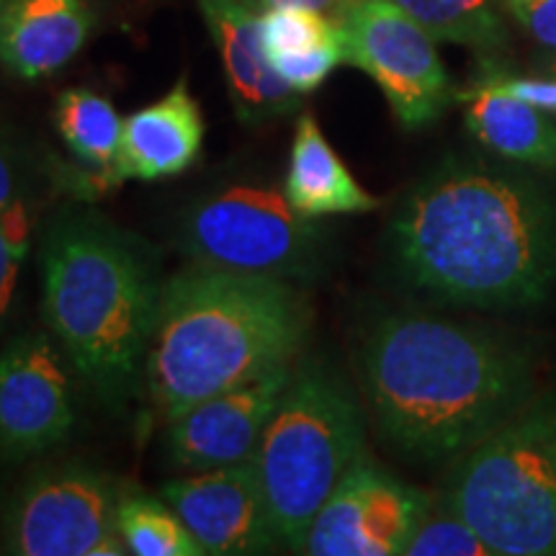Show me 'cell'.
Returning a JSON list of instances; mask_svg holds the SVG:
<instances>
[{
	"instance_id": "ffe728a7",
	"label": "cell",
	"mask_w": 556,
	"mask_h": 556,
	"mask_svg": "<svg viewBox=\"0 0 556 556\" xmlns=\"http://www.w3.org/2000/svg\"><path fill=\"white\" fill-rule=\"evenodd\" d=\"M270 65L296 93L317 90L345 62L338 18L309 9H266L261 16Z\"/></svg>"
},
{
	"instance_id": "9c48e42d",
	"label": "cell",
	"mask_w": 556,
	"mask_h": 556,
	"mask_svg": "<svg viewBox=\"0 0 556 556\" xmlns=\"http://www.w3.org/2000/svg\"><path fill=\"white\" fill-rule=\"evenodd\" d=\"M336 18L345 62L377 83L400 127H428L456 99L435 39L392 0H345Z\"/></svg>"
},
{
	"instance_id": "ac0fdd59",
	"label": "cell",
	"mask_w": 556,
	"mask_h": 556,
	"mask_svg": "<svg viewBox=\"0 0 556 556\" xmlns=\"http://www.w3.org/2000/svg\"><path fill=\"white\" fill-rule=\"evenodd\" d=\"M283 191L289 204L312 222L336 214H366L379 206L377 197L361 189L307 111L296 119Z\"/></svg>"
},
{
	"instance_id": "ba28073f",
	"label": "cell",
	"mask_w": 556,
	"mask_h": 556,
	"mask_svg": "<svg viewBox=\"0 0 556 556\" xmlns=\"http://www.w3.org/2000/svg\"><path fill=\"white\" fill-rule=\"evenodd\" d=\"M119 492L83 462L39 464L0 505V554L122 556Z\"/></svg>"
},
{
	"instance_id": "e0dca14e",
	"label": "cell",
	"mask_w": 556,
	"mask_h": 556,
	"mask_svg": "<svg viewBox=\"0 0 556 556\" xmlns=\"http://www.w3.org/2000/svg\"><path fill=\"white\" fill-rule=\"evenodd\" d=\"M456 99L469 135L510 163L556 173V122L544 109L507 93L482 73Z\"/></svg>"
},
{
	"instance_id": "8992f818",
	"label": "cell",
	"mask_w": 556,
	"mask_h": 556,
	"mask_svg": "<svg viewBox=\"0 0 556 556\" xmlns=\"http://www.w3.org/2000/svg\"><path fill=\"white\" fill-rule=\"evenodd\" d=\"M451 464L441 500L492 554H556V394L533 397Z\"/></svg>"
},
{
	"instance_id": "9a60e30c",
	"label": "cell",
	"mask_w": 556,
	"mask_h": 556,
	"mask_svg": "<svg viewBox=\"0 0 556 556\" xmlns=\"http://www.w3.org/2000/svg\"><path fill=\"white\" fill-rule=\"evenodd\" d=\"M88 0H0V67L34 83L65 70L93 34Z\"/></svg>"
},
{
	"instance_id": "5bb4252c",
	"label": "cell",
	"mask_w": 556,
	"mask_h": 556,
	"mask_svg": "<svg viewBox=\"0 0 556 556\" xmlns=\"http://www.w3.org/2000/svg\"><path fill=\"white\" fill-rule=\"evenodd\" d=\"M199 9L225 65L229 99L240 122H276L302 106V93L270 65L253 5L245 0H199Z\"/></svg>"
},
{
	"instance_id": "d6986e66",
	"label": "cell",
	"mask_w": 556,
	"mask_h": 556,
	"mask_svg": "<svg viewBox=\"0 0 556 556\" xmlns=\"http://www.w3.org/2000/svg\"><path fill=\"white\" fill-rule=\"evenodd\" d=\"M54 127L65 142L70 155L80 165L70 189L75 197L99 193L119 186L116 178V155L122 144L124 119L106 96L90 88H67L54 103Z\"/></svg>"
},
{
	"instance_id": "52a82bcc",
	"label": "cell",
	"mask_w": 556,
	"mask_h": 556,
	"mask_svg": "<svg viewBox=\"0 0 556 556\" xmlns=\"http://www.w3.org/2000/svg\"><path fill=\"white\" fill-rule=\"evenodd\" d=\"M176 242L191 263L276 281H315L325 268L323 229L261 178L222 180L199 193L180 214Z\"/></svg>"
},
{
	"instance_id": "4316f807",
	"label": "cell",
	"mask_w": 556,
	"mask_h": 556,
	"mask_svg": "<svg viewBox=\"0 0 556 556\" xmlns=\"http://www.w3.org/2000/svg\"><path fill=\"white\" fill-rule=\"evenodd\" d=\"M250 5H261V9H309V11H338L343 9L345 0H245Z\"/></svg>"
},
{
	"instance_id": "4fadbf2b",
	"label": "cell",
	"mask_w": 556,
	"mask_h": 556,
	"mask_svg": "<svg viewBox=\"0 0 556 556\" xmlns=\"http://www.w3.org/2000/svg\"><path fill=\"white\" fill-rule=\"evenodd\" d=\"M160 497L178 513L204 554L255 556L281 546L253 458L170 479Z\"/></svg>"
},
{
	"instance_id": "3957f363",
	"label": "cell",
	"mask_w": 556,
	"mask_h": 556,
	"mask_svg": "<svg viewBox=\"0 0 556 556\" xmlns=\"http://www.w3.org/2000/svg\"><path fill=\"white\" fill-rule=\"evenodd\" d=\"M41 317L75 371L119 407L144 381L165 281L148 242L88 206H62L39 232Z\"/></svg>"
},
{
	"instance_id": "7c38bea8",
	"label": "cell",
	"mask_w": 556,
	"mask_h": 556,
	"mask_svg": "<svg viewBox=\"0 0 556 556\" xmlns=\"http://www.w3.org/2000/svg\"><path fill=\"white\" fill-rule=\"evenodd\" d=\"M294 364L278 366L266 377L173 415L165 428V456L170 467L191 475L250 462L287 392Z\"/></svg>"
},
{
	"instance_id": "484cf974",
	"label": "cell",
	"mask_w": 556,
	"mask_h": 556,
	"mask_svg": "<svg viewBox=\"0 0 556 556\" xmlns=\"http://www.w3.org/2000/svg\"><path fill=\"white\" fill-rule=\"evenodd\" d=\"M539 45L556 50V0H500Z\"/></svg>"
},
{
	"instance_id": "277c9868",
	"label": "cell",
	"mask_w": 556,
	"mask_h": 556,
	"mask_svg": "<svg viewBox=\"0 0 556 556\" xmlns=\"http://www.w3.org/2000/svg\"><path fill=\"white\" fill-rule=\"evenodd\" d=\"M312 309L296 283L191 263L165 281L144 387L170 420L302 356Z\"/></svg>"
},
{
	"instance_id": "2e32d148",
	"label": "cell",
	"mask_w": 556,
	"mask_h": 556,
	"mask_svg": "<svg viewBox=\"0 0 556 556\" xmlns=\"http://www.w3.org/2000/svg\"><path fill=\"white\" fill-rule=\"evenodd\" d=\"M204 150V116L189 80L180 78L163 99L124 119L116 178L168 180L186 173Z\"/></svg>"
},
{
	"instance_id": "30bf717a",
	"label": "cell",
	"mask_w": 556,
	"mask_h": 556,
	"mask_svg": "<svg viewBox=\"0 0 556 556\" xmlns=\"http://www.w3.org/2000/svg\"><path fill=\"white\" fill-rule=\"evenodd\" d=\"M70 358L50 332H21L0 351V458L29 462L75 428Z\"/></svg>"
},
{
	"instance_id": "cb8c5ba5",
	"label": "cell",
	"mask_w": 556,
	"mask_h": 556,
	"mask_svg": "<svg viewBox=\"0 0 556 556\" xmlns=\"http://www.w3.org/2000/svg\"><path fill=\"white\" fill-rule=\"evenodd\" d=\"M405 556H495L479 539V533L441 497L430 500L413 533H409Z\"/></svg>"
},
{
	"instance_id": "7a4b0ae2",
	"label": "cell",
	"mask_w": 556,
	"mask_h": 556,
	"mask_svg": "<svg viewBox=\"0 0 556 556\" xmlns=\"http://www.w3.org/2000/svg\"><path fill=\"white\" fill-rule=\"evenodd\" d=\"M361 387L379 435L415 462H456L536 397L523 345L456 319L400 312L366 332Z\"/></svg>"
},
{
	"instance_id": "7402d4cb",
	"label": "cell",
	"mask_w": 556,
	"mask_h": 556,
	"mask_svg": "<svg viewBox=\"0 0 556 556\" xmlns=\"http://www.w3.org/2000/svg\"><path fill=\"white\" fill-rule=\"evenodd\" d=\"M122 541L137 556H204L178 513L163 497L127 495L116 510Z\"/></svg>"
},
{
	"instance_id": "603a6c76",
	"label": "cell",
	"mask_w": 556,
	"mask_h": 556,
	"mask_svg": "<svg viewBox=\"0 0 556 556\" xmlns=\"http://www.w3.org/2000/svg\"><path fill=\"white\" fill-rule=\"evenodd\" d=\"M34 232H37V197L18 199L11 206L0 208V338L9 330L21 270L29 258Z\"/></svg>"
},
{
	"instance_id": "5b68a950",
	"label": "cell",
	"mask_w": 556,
	"mask_h": 556,
	"mask_svg": "<svg viewBox=\"0 0 556 556\" xmlns=\"http://www.w3.org/2000/svg\"><path fill=\"white\" fill-rule=\"evenodd\" d=\"M366 456V417L351 384L325 358H296L253 464L278 544L299 552L312 518Z\"/></svg>"
},
{
	"instance_id": "d4e9b609",
	"label": "cell",
	"mask_w": 556,
	"mask_h": 556,
	"mask_svg": "<svg viewBox=\"0 0 556 556\" xmlns=\"http://www.w3.org/2000/svg\"><path fill=\"white\" fill-rule=\"evenodd\" d=\"M39 180L41 165L37 152L13 124L0 119V208L34 197Z\"/></svg>"
},
{
	"instance_id": "44dd1931",
	"label": "cell",
	"mask_w": 556,
	"mask_h": 556,
	"mask_svg": "<svg viewBox=\"0 0 556 556\" xmlns=\"http://www.w3.org/2000/svg\"><path fill=\"white\" fill-rule=\"evenodd\" d=\"M435 41H454L482 54L507 47L505 21L495 0H392Z\"/></svg>"
},
{
	"instance_id": "8fae6325",
	"label": "cell",
	"mask_w": 556,
	"mask_h": 556,
	"mask_svg": "<svg viewBox=\"0 0 556 556\" xmlns=\"http://www.w3.org/2000/svg\"><path fill=\"white\" fill-rule=\"evenodd\" d=\"M430 497L377 462L364 456L343 477L312 518L299 554L309 556H394L402 554L409 533Z\"/></svg>"
},
{
	"instance_id": "6da1fadb",
	"label": "cell",
	"mask_w": 556,
	"mask_h": 556,
	"mask_svg": "<svg viewBox=\"0 0 556 556\" xmlns=\"http://www.w3.org/2000/svg\"><path fill=\"white\" fill-rule=\"evenodd\" d=\"M409 287L477 309L539 304L556 283V204L544 186L475 157H446L389 225Z\"/></svg>"
}]
</instances>
